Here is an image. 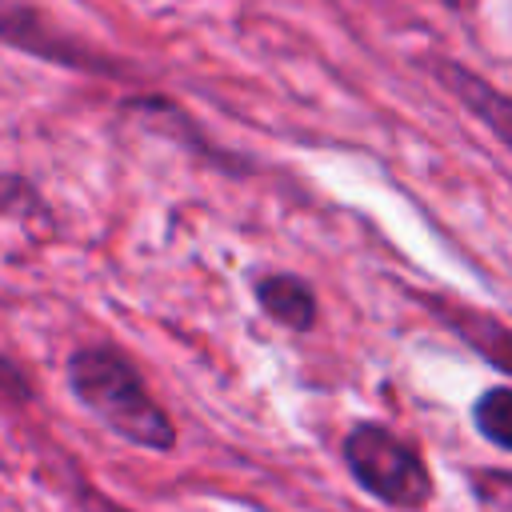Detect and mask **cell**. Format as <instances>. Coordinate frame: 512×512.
Wrapping results in <instances>:
<instances>
[{
  "mask_svg": "<svg viewBox=\"0 0 512 512\" xmlns=\"http://www.w3.org/2000/svg\"><path fill=\"white\" fill-rule=\"evenodd\" d=\"M40 208H44V200H40V192H36L24 176H16V172H4V176H0V212L32 216V212H40Z\"/></svg>",
  "mask_w": 512,
  "mask_h": 512,
  "instance_id": "obj_7",
  "label": "cell"
},
{
  "mask_svg": "<svg viewBox=\"0 0 512 512\" xmlns=\"http://www.w3.org/2000/svg\"><path fill=\"white\" fill-rule=\"evenodd\" d=\"M252 292H256V304L288 332H312L316 328V316H320V304H316V292L308 280L292 276V272H260L252 276Z\"/></svg>",
  "mask_w": 512,
  "mask_h": 512,
  "instance_id": "obj_4",
  "label": "cell"
},
{
  "mask_svg": "<svg viewBox=\"0 0 512 512\" xmlns=\"http://www.w3.org/2000/svg\"><path fill=\"white\" fill-rule=\"evenodd\" d=\"M472 420L484 432V440H492L496 448H508L512 452V388H488L476 400Z\"/></svg>",
  "mask_w": 512,
  "mask_h": 512,
  "instance_id": "obj_6",
  "label": "cell"
},
{
  "mask_svg": "<svg viewBox=\"0 0 512 512\" xmlns=\"http://www.w3.org/2000/svg\"><path fill=\"white\" fill-rule=\"evenodd\" d=\"M0 40H8V44L20 48V52H32V56H40V60L64 64V68H84V72L104 68L100 56L84 52L80 44L64 40L60 32H52V28L40 20V12L20 8V4H4V0H0Z\"/></svg>",
  "mask_w": 512,
  "mask_h": 512,
  "instance_id": "obj_3",
  "label": "cell"
},
{
  "mask_svg": "<svg viewBox=\"0 0 512 512\" xmlns=\"http://www.w3.org/2000/svg\"><path fill=\"white\" fill-rule=\"evenodd\" d=\"M344 464L352 480L388 508H420L432 496V476L420 452L384 424H356L344 436Z\"/></svg>",
  "mask_w": 512,
  "mask_h": 512,
  "instance_id": "obj_2",
  "label": "cell"
},
{
  "mask_svg": "<svg viewBox=\"0 0 512 512\" xmlns=\"http://www.w3.org/2000/svg\"><path fill=\"white\" fill-rule=\"evenodd\" d=\"M440 76H444V84L512 148V100H508L504 92L488 88L480 76H472V72L460 68V64H440Z\"/></svg>",
  "mask_w": 512,
  "mask_h": 512,
  "instance_id": "obj_5",
  "label": "cell"
},
{
  "mask_svg": "<svg viewBox=\"0 0 512 512\" xmlns=\"http://www.w3.org/2000/svg\"><path fill=\"white\" fill-rule=\"evenodd\" d=\"M0 396H8V400H16V404H28V400H32V384H28V376H24L20 364L8 360L4 352H0Z\"/></svg>",
  "mask_w": 512,
  "mask_h": 512,
  "instance_id": "obj_8",
  "label": "cell"
},
{
  "mask_svg": "<svg viewBox=\"0 0 512 512\" xmlns=\"http://www.w3.org/2000/svg\"><path fill=\"white\" fill-rule=\"evenodd\" d=\"M68 392L84 412H92L112 436L148 448V452H172L176 448V424L172 416L152 400L144 376L108 344H84L64 364Z\"/></svg>",
  "mask_w": 512,
  "mask_h": 512,
  "instance_id": "obj_1",
  "label": "cell"
}]
</instances>
